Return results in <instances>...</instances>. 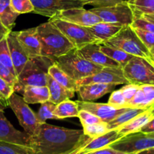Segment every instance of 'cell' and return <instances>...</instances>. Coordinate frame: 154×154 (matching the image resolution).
I'll list each match as a JSON object with an SVG mask.
<instances>
[{
    "instance_id": "cell-41",
    "label": "cell",
    "mask_w": 154,
    "mask_h": 154,
    "mask_svg": "<svg viewBox=\"0 0 154 154\" xmlns=\"http://www.w3.org/2000/svg\"><path fill=\"white\" fill-rule=\"evenodd\" d=\"M145 96L147 108L154 107V85H143L140 86Z\"/></svg>"
},
{
    "instance_id": "cell-15",
    "label": "cell",
    "mask_w": 154,
    "mask_h": 154,
    "mask_svg": "<svg viewBox=\"0 0 154 154\" xmlns=\"http://www.w3.org/2000/svg\"><path fill=\"white\" fill-rule=\"evenodd\" d=\"M57 18L67 22L72 23L82 27H89L102 22V20L94 13L84 8H72L63 11L57 15Z\"/></svg>"
},
{
    "instance_id": "cell-10",
    "label": "cell",
    "mask_w": 154,
    "mask_h": 154,
    "mask_svg": "<svg viewBox=\"0 0 154 154\" xmlns=\"http://www.w3.org/2000/svg\"><path fill=\"white\" fill-rule=\"evenodd\" d=\"M33 13L52 18L63 11L84 8L90 5V0H31Z\"/></svg>"
},
{
    "instance_id": "cell-55",
    "label": "cell",
    "mask_w": 154,
    "mask_h": 154,
    "mask_svg": "<svg viewBox=\"0 0 154 154\" xmlns=\"http://www.w3.org/2000/svg\"><path fill=\"white\" fill-rule=\"evenodd\" d=\"M150 62H151L152 65H153V67H154V61H153V60H150Z\"/></svg>"
},
{
    "instance_id": "cell-7",
    "label": "cell",
    "mask_w": 154,
    "mask_h": 154,
    "mask_svg": "<svg viewBox=\"0 0 154 154\" xmlns=\"http://www.w3.org/2000/svg\"><path fill=\"white\" fill-rule=\"evenodd\" d=\"M123 74L129 83L137 85H154V67L150 60L134 57L123 67Z\"/></svg>"
},
{
    "instance_id": "cell-26",
    "label": "cell",
    "mask_w": 154,
    "mask_h": 154,
    "mask_svg": "<svg viewBox=\"0 0 154 154\" xmlns=\"http://www.w3.org/2000/svg\"><path fill=\"white\" fill-rule=\"evenodd\" d=\"M147 109L143 108H136V107H128L124 112L120 113L119 116L112 121L108 123V130L117 129L124 125L129 121L132 120V119L137 116L138 115L141 114L144 111H145Z\"/></svg>"
},
{
    "instance_id": "cell-40",
    "label": "cell",
    "mask_w": 154,
    "mask_h": 154,
    "mask_svg": "<svg viewBox=\"0 0 154 154\" xmlns=\"http://www.w3.org/2000/svg\"><path fill=\"white\" fill-rule=\"evenodd\" d=\"M108 104L110 105L114 106L116 107L122 108V107H127L126 106V101L122 93L121 89L119 90L113 91L111 92V95L110 96L109 100H108Z\"/></svg>"
},
{
    "instance_id": "cell-11",
    "label": "cell",
    "mask_w": 154,
    "mask_h": 154,
    "mask_svg": "<svg viewBox=\"0 0 154 154\" xmlns=\"http://www.w3.org/2000/svg\"><path fill=\"white\" fill-rule=\"evenodd\" d=\"M109 146L120 152L135 154L144 149L154 147V137L141 131L130 133L123 136Z\"/></svg>"
},
{
    "instance_id": "cell-22",
    "label": "cell",
    "mask_w": 154,
    "mask_h": 154,
    "mask_svg": "<svg viewBox=\"0 0 154 154\" xmlns=\"http://www.w3.org/2000/svg\"><path fill=\"white\" fill-rule=\"evenodd\" d=\"M122 27H123L112 24L101 22L87 28L93 37L99 42V43L102 44L114 37L121 30Z\"/></svg>"
},
{
    "instance_id": "cell-43",
    "label": "cell",
    "mask_w": 154,
    "mask_h": 154,
    "mask_svg": "<svg viewBox=\"0 0 154 154\" xmlns=\"http://www.w3.org/2000/svg\"><path fill=\"white\" fill-rule=\"evenodd\" d=\"M0 77L4 79L5 81H7L9 84L13 85L14 87L16 85L17 80V77L11 72L10 69L6 67L5 65H3L1 62H0Z\"/></svg>"
},
{
    "instance_id": "cell-35",
    "label": "cell",
    "mask_w": 154,
    "mask_h": 154,
    "mask_svg": "<svg viewBox=\"0 0 154 154\" xmlns=\"http://www.w3.org/2000/svg\"><path fill=\"white\" fill-rule=\"evenodd\" d=\"M11 6L18 14L33 12L34 7L31 0H10Z\"/></svg>"
},
{
    "instance_id": "cell-12",
    "label": "cell",
    "mask_w": 154,
    "mask_h": 154,
    "mask_svg": "<svg viewBox=\"0 0 154 154\" xmlns=\"http://www.w3.org/2000/svg\"><path fill=\"white\" fill-rule=\"evenodd\" d=\"M91 83L113 84L117 85L129 84V82L123 74L121 67H102L96 73L77 82L78 85H88Z\"/></svg>"
},
{
    "instance_id": "cell-50",
    "label": "cell",
    "mask_w": 154,
    "mask_h": 154,
    "mask_svg": "<svg viewBox=\"0 0 154 154\" xmlns=\"http://www.w3.org/2000/svg\"><path fill=\"white\" fill-rule=\"evenodd\" d=\"M150 56H151V60L154 61V46L150 49Z\"/></svg>"
},
{
    "instance_id": "cell-34",
    "label": "cell",
    "mask_w": 154,
    "mask_h": 154,
    "mask_svg": "<svg viewBox=\"0 0 154 154\" xmlns=\"http://www.w3.org/2000/svg\"><path fill=\"white\" fill-rule=\"evenodd\" d=\"M84 134L90 138L99 137L108 132L109 130L108 128V123L106 122H99L92 125L83 127Z\"/></svg>"
},
{
    "instance_id": "cell-45",
    "label": "cell",
    "mask_w": 154,
    "mask_h": 154,
    "mask_svg": "<svg viewBox=\"0 0 154 154\" xmlns=\"http://www.w3.org/2000/svg\"><path fill=\"white\" fill-rule=\"evenodd\" d=\"M86 154H133V153H126V152H120V151L116 150V149H113V148L110 147V146H107V147L102 148L101 149H98V150L93 151V152H88Z\"/></svg>"
},
{
    "instance_id": "cell-19",
    "label": "cell",
    "mask_w": 154,
    "mask_h": 154,
    "mask_svg": "<svg viewBox=\"0 0 154 154\" xmlns=\"http://www.w3.org/2000/svg\"><path fill=\"white\" fill-rule=\"evenodd\" d=\"M116 85L113 84L91 83L88 85H78L77 92L81 101H94L102 98L106 94L112 92Z\"/></svg>"
},
{
    "instance_id": "cell-46",
    "label": "cell",
    "mask_w": 154,
    "mask_h": 154,
    "mask_svg": "<svg viewBox=\"0 0 154 154\" xmlns=\"http://www.w3.org/2000/svg\"><path fill=\"white\" fill-rule=\"evenodd\" d=\"M141 132L144 133V134H150V133L154 132V118L152 119L147 124H146L144 127L140 129Z\"/></svg>"
},
{
    "instance_id": "cell-16",
    "label": "cell",
    "mask_w": 154,
    "mask_h": 154,
    "mask_svg": "<svg viewBox=\"0 0 154 154\" xmlns=\"http://www.w3.org/2000/svg\"><path fill=\"white\" fill-rule=\"evenodd\" d=\"M78 51L86 60L98 66L102 67H120L118 63L102 52L100 49V44H88L79 48Z\"/></svg>"
},
{
    "instance_id": "cell-21",
    "label": "cell",
    "mask_w": 154,
    "mask_h": 154,
    "mask_svg": "<svg viewBox=\"0 0 154 154\" xmlns=\"http://www.w3.org/2000/svg\"><path fill=\"white\" fill-rule=\"evenodd\" d=\"M154 118V107L148 108L141 113V114L135 116L134 119L129 121L124 125L117 128L119 132L123 136L126 134H130V133L138 132L140 131L142 127H144L146 124L148 123L152 119Z\"/></svg>"
},
{
    "instance_id": "cell-24",
    "label": "cell",
    "mask_w": 154,
    "mask_h": 154,
    "mask_svg": "<svg viewBox=\"0 0 154 154\" xmlns=\"http://www.w3.org/2000/svg\"><path fill=\"white\" fill-rule=\"evenodd\" d=\"M23 98L28 104H42L49 101L48 86H27L23 92Z\"/></svg>"
},
{
    "instance_id": "cell-48",
    "label": "cell",
    "mask_w": 154,
    "mask_h": 154,
    "mask_svg": "<svg viewBox=\"0 0 154 154\" xmlns=\"http://www.w3.org/2000/svg\"><path fill=\"white\" fill-rule=\"evenodd\" d=\"M0 33H2V34H4V35H7L10 33V32H9L8 30L7 29H6L5 27L2 25V22H1V20H0Z\"/></svg>"
},
{
    "instance_id": "cell-25",
    "label": "cell",
    "mask_w": 154,
    "mask_h": 154,
    "mask_svg": "<svg viewBox=\"0 0 154 154\" xmlns=\"http://www.w3.org/2000/svg\"><path fill=\"white\" fill-rule=\"evenodd\" d=\"M19 16L11 6L10 0H0V20L2 25L11 31L15 25V21Z\"/></svg>"
},
{
    "instance_id": "cell-8",
    "label": "cell",
    "mask_w": 154,
    "mask_h": 154,
    "mask_svg": "<svg viewBox=\"0 0 154 154\" xmlns=\"http://www.w3.org/2000/svg\"><path fill=\"white\" fill-rule=\"evenodd\" d=\"M49 21H51L63 33V34L77 49H79L88 44H99V42L90 33L87 27L67 22L57 17L50 18Z\"/></svg>"
},
{
    "instance_id": "cell-18",
    "label": "cell",
    "mask_w": 154,
    "mask_h": 154,
    "mask_svg": "<svg viewBox=\"0 0 154 154\" xmlns=\"http://www.w3.org/2000/svg\"><path fill=\"white\" fill-rule=\"evenodd\" d=\"M122 137L123 135L119 132L118 129H113L99 137L94 138L90 137L88 140L78 149L76 154H86L107 147Z\"/></svg>"
},
{
    "instance_id": "cell-38",
    "label": "cell",
    "mask_w": 154,
    "mask_h": 154,
    "mask_svg": "<svg viewBox=\"0 0 154 154\" xmlns=\"http://www.w3.org/2000/svg\"><path fill=\"white\" fill-rule=\"evenodd\" d=\"M78 117L79 118L83 127L94 125V124L99 123V122H102L99 117L95 116L94 114L84 110H79V113H78Z\"/></svg>"
},
{
    "instance_id": "cell-2",
    "label": "cell",
    "mask_w": 154,
    "mask_h": 154,
    "mask_svg": "<svg viewBox=\"0 0 154 154\" xmlns=\"http://www.w3.org/2000/svg\"><path fill=\"white\" fill-rule=\"evenodd\" d=\"M52 58L45 56L29 57L19 75L14 85L15 93L22 95L27 86H47L48 69L54 64Z\"/></svg>"
},
{
    "instance_id": "cell-52",
    "label": "cell",
    "mask_w": 154,
    "mask_h": 154,
    "mask_svg": "<svg viewBox=\"0 0 154 154\" xmlns=\"http://www.w3.org/2000/svg\"><path fill=\"white\" fill-rule=\"evenodd\" d=\"M5 108H6V107H5V106L3 105V104H2L1 102H0V110H4Z\"/></svg>"
},
{
    "instance_id": "cell-13",
    "label": "cell",
    "mask_w": 154,
    "mask_h": 154,
    "mask_svg": "<svg viewBox=\"0 0 154 154\" xmlns=\"http://www.w3.org/2000/svg\"><path fill=\"white\" fill-rule=\"evenodd\" d=\"M79 110H84L93 113L95 116L99 117L102 122L108 123L117 116L124 112L128 107H116L110 105L109 104H102L96 103L93 101H77Z\"/></svg>"
},
{
    "instance_id": "cell-20",
    "label": "cell",
    "mask_w": 154,
    "mask_h": 154,
    "mask_svg": "<svg viewBox=\"0 0 154 154\" xmlns=\"http://www.w3.org/2000/svg\"><path fill=\"white\" fill-rule=\"evenodd\" d=\"M20 44L29 57L41 55V43L38 37L36 27L15 32Z\"/></svg>"
},
{
    "instance_id": "cell-14",
    "label": "cell",
    "mask_w": 154,
    "mask_h": 154,
    "mask_svg": "<svg viewBox=\"0 0 154 154\" xmlns=\"http://www.w3.org/2000/svg\"><path fill=\"white\" fill-rule=\"evenodd\" d=\"M0 141L30 147V135L17 130L6 119L4 110H0Z\"/></svg>"
},
{
    "instance_id": "cell-54",
    "label": "cell",
    "mask_w": 154,
    "mask_h": 154,
    "mask_svg": "<svg viewBox=\"0 0 154 154\" xmlns=\"http://www.w3.org/2000/svg\"><path fill=\"white\" fill-rule=\"evenodd\" d=\"M5 36H6V35H4V34H2V33H0V40H1V39H2L3 37H5Z\"/></svg>"
},
{
    "instance_id": "cell-42",
    "label": "cell",
    "mask_w": 154,
    "mask_h": 154,
    "mask_svg": "<svg viewBox=\"0 0 154 154\" xmlns=\"http://www.w3.org/2000/svg\"><path fill=\"white\" fill-rule=\"evenodd\" d=\"M138 88H139V86L137 85L131 84V83L125 85L123 88H120L121 89L123 96H124L125 99H126V106H127L128 103L132 99V98H133L134 95H135V93H136V91H138Z\"/></svg>"
},
{
    "instance_id": "cell-47",
    "label": "cell",
    "mask_w": 154,
    "mask_h": 154,
    "mask_svg": "<svg viewBox=\"0 0 154 154\" xmlns=\"http://www.w3.org/2000/svg\"><path fill=\"white\" fill-rule=\"evenodd\" d=\"M135 154H154V147L150 148V149H144V150L138 152Z\"/></svg>"
},
{
    "instance_id": "cell-9",
    "label": "cell",
    "mask_w": 154,
    "mask_h": 154,
    "mask_svg": "<svg viewBox=\"0 0 154 154\" xmlns=\"http://www.w3.org/2000/svg\"><path fill=\"white\" fill-rule=\"evenodd\" d=\"M8 106L13 110L17 116L20 125L26 133L32 135L39 125L42 124L36 116V113L32 111L29 104L17 94L14 92L8 99Z\"/></svg>"
},
{
    "instance_id": "cell-53",
    "label": "cell",
    "mask_w": 154,
    "mask_h": 154,
    "mask_svg": "<svg viewBox=\"0 0 154 154\" xmlns=\"http://www.w3.org/2000/svg\"><path fill=\"white\" fill-rule=\"evenodd\" d=\"M147 134V135L150 136V137H154V132L153 133H150V134Z\"/></svg>"
},
{
    "instance_id": "cell-6",
    "label": "cell",
    "mask_w": 154,
    "mask_h": 154,
    "mask_svg": "<svg viewBox=\"0 0 154 154\" xmlns=\"http://www.w3.org/2000/svg\"><path fill=\"white\" fill-rule=\"evenodd\" d=\"M90 11L97 15L102 22L120 27L131 26L135 19V12L126 0L107 7L93 8Z\"/></svg>"
},
{
    "instance_id": "cell-4",
    "label": "cell",
    "mask_w": 154,
    "mask_h": 154,
    "mask_svg": "<svg viewBox=\"0 0 154 154\" xmlns=\"http://www.w3.org/2000/svg\"><path fill=\"white\" fill-rule=\"evenodd\" d=\"M52 59L59 68L76 82L96 73L102 68L86 60L77 48Z\"/></svg>"
},
{
    "instance_id": "cell-1",
    "label": "cell",
    "mask_w": 154,
    "mask_h": 154,
    "mask_svg": "<svg viewBox=\"0 0 154 154\" xmlns=\"http://www.w3.org/2000/svg\"><path fill=\"white\" fill-rule=\"evenodd\" d=\"M90 138L83 129H70L44 122L30 136L35 154H64L82 146Z\"/></svg>"
},
{
    "instance_id": "cell-37",
    "label": "cell",
    "mask_w": 154,
    "mask_h": 154,
    "mask_svg": "<svg viewBox=\"0 0 154 154\" xmlns=\"http://www.w3.org/2000/svg\"><path fill=\"white\" fill-rule=\"evenodd\" d=\"M131 27L154 33V22L147 19L143 15H135Z\"/></svg>"
},
{
    "instance_id": "cell-17",
    "label": "cell",
    "mask_w": 154,
    "mask_h": 154,
    "mask_svg": "<svg viewBox=\"0 0 154 154\" xmlns=\"http://www.w3.org/2000/svg\"><path fill=\"white\" fill-rule=\"evenodd\" d=\"M6 38H7L8 45L10 51L12 63L17 78V75L29 59V56L26 52L22 45L20 44L15 32L11 31L8 34L6 35Z\"/></svg>"
},
{
    "instance_id": "cell-32",
    "label": "cell",
    "mask_w": 154,
    "mask_h": 154,
    "mask_svg": "<svg viewBox=\"0 0 154 154\" xmlns=\"http://www.w3.org/2000/svg\"><path fill=\"white\" fill-rule=\"evenodd\" d=\"M55 108L56 104L49 101L41 104L40 108L38 111L36 113V116L40 122L42 123L46 122V120L48 119H59L57 116L54 114Z\"/></svg>"
},
{
    "instance_id": "cell-5",
    "label": "cell",
    "mask_w": 154,
    "mask_h": 154,
    "mask_svg": "<svg viewBox=\"0 0 154 154\" xmlns=\"http://www.w3.org/2000/svg\"><path fill=\"white\" fill-rule=\"evenodd\" d=\"M102 45L123 50L135 57L151 60L149 49L138 38L131 26L123 27L114 37L102 43Z\"/></svg>"
},
{
    "instance_id": "cell-31",
    "label": "cell",
    "mask_w": 154,
    "mask_h": 154,
    "mask_svg": "<svg viewBox=\"0 0 154 154\" xmlns=\"http://www.w3.org/2000/svg\"><path fill=\"white\" fill-rule=\"evenodd\" d=\"M0 154H35L29 146L0 141Z\"/></svg>"
},
{
    "instance_id": "cell-49",
    "label": "cell",
    "mask_w": 154,
    "mask_h": 154,
    "mask_svg": "<svg viewBox=\"0 0 154 154\" xmlns=\"http://www.w3.org/2000/svg\"><path fill=\"white\" fill-rule=\"evenodd\" d=\"M141 15H143V16H144V18H147V19L150 20V21L154 22V14H141Z\"/></svg>"
},
{
    "instance_id": "cell-28",
    "label": "cell",
    "mask_w": 154,
    "mask_h": 154,
    "mask_svg": "<svg viewBox=\"0 0 154 154\" xmlns=\"http://www.w3.org/2000/svg\"><path fill=\"white\" fill-rule=\"evenodd\" d=\"M79 108L77 101H72L71 99L66 100L56 105L54 114L59 119L69 117H78Z\"/></svg>"
},
{
    "instance_id": "cell-27",
    "label": "cell",
    "mask_w": 154,
    "mask_h": 154,
    "mask_svg": "<svg viewBox=\"0 0 154 154\" xmlns=\"http://www.w3.org/2000/svg\"><path fill=\"white\" fill-rule=\"evenodd\" d=\"M48 74L63 87L72 91L77 92V89H78L77 82L71 79L67 74L65 73L60 68L57 66V64L54 63L50 66L48 69Z\"/></svg>"
},
{
    "instance_id": "cell-44",
    "label": "cell",
    "mask_w": 154,
    "mask_h": 154,
    "mask_svg": "<svg viewBox=\"0 0 154 154\" xmlns=\"http://www.w3.org/2000/svg\"><path fill=\"white\" fill-rule=\"evenodd\" d=\"M90 5L94 6L95 8H101L114 5L120 3L123 0H90Z\"/></svg>"
},
{
    "instance_id": "cell-33",
    "label": "cell",
    "mask_w": 154,
    "mask_h": 154,
    "mask_svg": "<svg viewBox=\"0 0 154 154\" xmlns=\"http://www.w3.org/2000/svg\"><path fill=\"white\" fill-rule=\"evenodd\" d=\"M0 62L3 65H5L6 67L8 68L11 72L17 77L16 72H15L13 63H12L6 36L0 40Z\"/></svg>"
},
{
    "instance_id": "cell-3",
    "label": "cell",
    "mask_w": 154,
    "mask_h": 154,
    "mask_svg": "<svg viewBox=\"0 0 154 154\" xmlns=\"http://www.w3.org/2000/svg\"><path fill=\"white\" fill-rule=\"evenodd\" d=\"M41 43V55L54 58L75 48L69 39L51 21L36 27Z\"/></svg>"
},
{
    "instance_id": "cell-29",
    "label": "cell",
    "mask_w": 154,
    "mask_h": 154,
    "mask_svg": "<svg viewBox=\"0 0 154 154\" xmlns=\"http://www.w3.org/2000/svg\"><path fill=\"white\" fill-rule=\"evenodd\" d=\"M100 49L102 52L106 54L108 57L114 60L117 63H119L120 67L123 68L128 62L132 60L135 56L131 55L128 53L125 52L123 50L118 49V48H114V47H110L108 45H102L100 44Z\"/></svg>"
},
{
    "instance_id": "cell-36",
    "label": "cell",
    "mask_w": 154,
    "mask_h": 154,
    "mask_svg": "<svg viewBox=\"0 0 154 154\" xmlns=\"http://www.w3.org/2000/svg\"><path fill=\"white\" fill-rule=\"evenodd\" d=\"M14 92V86L0 77V102L5 107L8 106V99Z\"/></svg>"
},
{
    "instance_id": "cell-30",
    "label": "cell",
    "mask_w": 154,
    "mask_h": 154,
    "mask_svg": "<svg viewBox=\"0 0 154 154\" xmlns=\"http://www.w3.org/2000/svg\"><path fill=\"white\" fill-rule=\"evenodd\" d=\"M135 15L154 14V0H126Z\"/></svg>"
},
{
    "instance_id": "cell-23",
    "label": "cell",
    "mask_w": 154,
    "mask_h": 154,
    "mask_svg": "<svg viewBox=\"0 0 154 154\" xmlns=\"http://www.w3.org/2000/svg\"><path fill=\"white\" fill-rule=\"evenodd\" d=\"M47 86L50 93L49 101L54 104H58L66 100L71 99L75 96V92L72 91L59 84L53 77L48 74Z\"/></svg>"
},
{
    "instance_id": "cell-51",
    "label": "cell",
    "mask_w": 154,
    "mask_h": 154,
    "mask_svg": "<svg viewBox=\"0 0 154 154\" xmlns=\"http://www.w3.org/2000/svg\"><path fill=\"white\" fill-rule=\"evenodd\" d=\"M81 147H79V148H78V149H75V150H73V151H71V152H66V153H64V154H76V152H78V149H80V148Z\"/></svg>"
},
{
    "instance_id": "cell-39",
    "label": "cell",
    "mask_w": 154,
    "mask_h": 154,
    "mask_svg": "<svg viewBox=\"0 0 154 154\" xmlns=\"http://www.w3.org/2000/svg\"><path fill=\"white\" fill-rule=\"evenodd\" d=\"M133 30L141 42L150 51V48L154 46V33L138 28H133Z\"/></svg>"
}]
</instances>
